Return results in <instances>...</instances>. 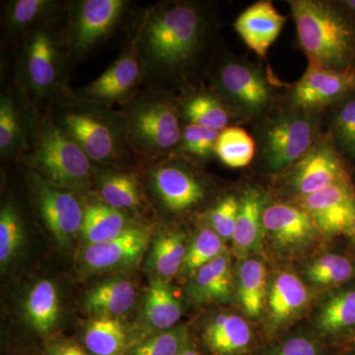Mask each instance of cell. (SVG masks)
Returning a JSON list of instances; mask_svg holds the SVG:
<instances>
[{
    "instance_id": "1",
    "label": "cell",
    "mask_w": 355,
    "mask_h": 355,
    "mask_svg": "<svg viewBox=\"0 0 355 355\" xmlns=\"http://www.w3.org/2000/svg\"><path fill=\"white\" fill-rule=\"evenodd\" d=\"M205 36L207 20L197 6L166 2L147 11L133 48L144 72L154 79H174L193 64Z\"/></svg>"
},
{
    "instance_id": "2",
    "label": "cell",
    "mask_w": 355,
    "mask_h": 355,
    "mask_svg": "<svg viewBox=\"0 0 355 355\" xmlns=\"http://www.w3.org/2000/svg\"><path fill=\"white\" fill-rule=\"evenodd\" d=\"M289 6L309 64L340 71L354 69L355 20L338 2L291 0Z\"/></svg>"
},
{
    "instance_id": "3",
    "label": "cell",
    "mask_w": 355,
    "mask_h": 355,
    "mask_svg": "<svg viewBox=\"0 0 355 355\" xmlns=\"http://www.w3.org/2000/svg\"><path fill=\"white\" fill-rule=\"evenodd\" d=\"M85 101L62 110L58 125L80 146L90 160L116 163L127 155L128 128L125 116Z\"/></svg>"
},
{
    "instance_id": "4",
    "label": "cell",
    "mask_w": 355,
    "mask_h": 355,
    "mask_svg": "<svg viewBox=\"0 0 355 355\" xmlns=\"http://www.w3.org/2000/svg\"><path fill=\"white\" fill-rule=\"evenodd\" d=\"M80 146L55 121L40 123L36 146L30 163L46 183L72 191H85L90 186L92 165Z\"/></svg>"
},
{
    "instance_id": "5",
    "label": "cell",
    "mask_w": 355,
    "mask_h": 355,
    "mask_svg": "<svg viewBox=\"0 0 355 355\" xmlns=\"http://www.w3.org/2000/svg\"><path fill=\"white\" fill-rule=\"evenodd\" d=\"M130 144L142 153L160 154L181 142L179 113L162 95L147 94L135 101L125 116Z\"/></svg>"
},
{
    "instance_id": "6",
    "label": "cell",
    "mask_w": 355,
    "mask_h": 355,
    "mask_svg": "<svg viewBox=\"0 0 355 355\" xmlns=\"http://www.w3.org/2000/svg\"><path fill=\"white\" fill-rule=\"evenodd\" d=\"M316 121L310 112H286L273 119L261 135V157L266 171L286 170L312 148L316 137Z\"/></svg>"
},
{
    "instance_id": "7",
    "label": "cell",
    "mask_w": 355,
    "mask_h": 355,
    "mask_svg": "<svg viewBox=\"0 0 355 355\" xmlns=\"http://www.w3.org/2000/svg\"><path fill=\"white\" fill-rule=\"evenodd\" d=\"M216 85L229 104L245 116L263 113L272 103V86L263 70L251 62H224L217 72Z\"/></svg>"
},
{
    "instance_id": "8",
    "label": "cell",
    "mask_w": 355,
    "mask_h": 355,
    "mask_svg": "<svg viewBox=\"0 0 355 355\" xmlns=\"http://www.w3.org/2000/svg\"><path fill=\"white\" fill-rule=\"evenodd\" d=\"M263 220L270 246L286 256L302 253L322 234L314 219L300 205L282 202L266 205Z\"/></svg>"
},
{
    "instance_id": "9",
    "label": "cell",
    "mask_w": 355,
    "mask_h": 355,
    "mask_svg": "<svg viewBox=\"0 0 355 355\" xmlns=\"http://www.w3.org/2000/svg\"><path fill=\"white\" fill-rule=\"evenodd\" d=\"M355 90V69L333 70L309 64L291 91L296 109L312 112L345 99Z\"/></svg>"
},
{
    "instance_id": "10",
    "label": "cell",
    "mask_w": 355,
    "mask_h": 355,
    "mask_svg": "<svg viewBox=\"0 0 355 355\" xmlns=\"http://www.w3.org/2000/svg\"><path fill=\"white\" fill-rule=\"evenodd\" d=\"M287 186L298 198L307 197L331 184L347 181L340 156L328 142H318L291 166Z\"/></svg>"
},
{
    "instance_id": "11",
    "label": "cell",
    "mask_w": 355,
    "mask_h": 355,
    "mask_svg": "<svg viewBox=\"0 0 355 355\" xmlns=\"http://www.w3.org/2000/svg\"><path fill=\"white\" fill-rule=\"evenodd\" d=\"M127 2L84 0L77 4L69 31L70 51L83 55L101 42L118 24Z\"/></svg>"
},
{
    "instance_id": "12",
    "label": "cell",
    "mask_w": 355,
    "mask_h": 355,
    "mask_svg": "<svg viewBox=\"0 0 355 355\" xmlns=\"http://www.w3.org/2000/svg\"><path fill=\"white\" fill-rule=\"evenodd\" d=\"M34 178L42 218L58 244L67 246L80 233L84 209L70 191Z\"/></svg>"
},
{
    "instance_id": "13",
    "label": "cell",
    "mask_w": 355,
    "mask_h": 355,
    "mask_svg": "<svg viewBox=\"0 0 355 355\" xmlns=\"http://www.w3.org/2000/svg\"><path fill=\"white\" fill-rule=\"evenodd\" d=\"M298 202L314 219L322 234L349 232L355 220V196L347 181L298 198Z\"/></svg>"
},
{
    "instance_id": "14",
    "label": "cell",
    "mask_w": 355,
    "mask_h": 355,
    "mask_svg": "<svg viewBox=\"0 0 355 355\" xmlns=\"http://www.w3.org/2000/svg\"><path fill=\"white\" fill-rule=\"evenodd\" d=\"M150 236V231L146 227L128 226L121 235L110 241L87 245L81 256L83 266L91 272L130 268L144 256Z\"/></svg>"
},
{
    "instance_id": "15",
    "label": "cell",
    "mask_w": 355,
    "mask_h": 355,
    "mask_svg": "<svg viewBox=\"0 0 355 355\" xmlns=\"http://www.w3.org/2000/svg\"><path fill=\"white\" fill-rule=\"evenodd\" d=\"M309 288L296 273L279 270L268 282V331L275 335L297 319L310 303Z\"/></svg>"
},
{
    "instance_id": "16",
    "label": "cell",
    "mask_w": 355,
    "mask_h": 355,
    "mask_svg": "<svg viewBox=\"0 0 355 355\" xmlns=\"http://www.w3.org/2000/svg\"><path fill=\"white\" fill-rule=\"evenodd\" d=\"M25 72L30 88L39 97L50 94L60 80V50L46 29L33 31L25 43Z\"/></svg>"
},
{
    "instance_id": "17",
    "label": "cell",
    "mask_w": 355,
    "mask_h": 355,
    "mask_svg": "<svg viewBox=\"0 0 355 355\" xmlns=\"http://www.w3.org/2000/svg\"><path fill=\"white\" fill-rule=\"evenodd\" d=\"M142 72L139 55L132 46L101 76L83 89V100L106 106L125 99L137 87Z\"/></svg>"
},
{
    "instance_id": "18",
    "label": "cell",
    "mask_w": 355,
    "mask_h": 355,
    "mask_svg": "<svg viewBox=\"0 0 355 355\" xmlns=\"http://www.w3.org/2000/svg\"><path fill=\"white\" fill-rule=\"evenodd\" d=\"M313 322L323 340L355 338V286L329 291L318 303Z\"/></svg>"
},
{
    "instance_id": "19",
    "label": "cell",
    "mask_w": 355,
    "mask_h": 355,
    "mask_svg": "<svg viewBox=\"0 0 355 355\" xmlns=\"http://www.w3.org/2000/svg\"><path fill=\"white\" fill-rule=\"evenodd\" d=\"M154 191L166 209L184 212L205 198V187L186 168L176 164L159 166L153 174Z\"/></svg>"
},
{
    "instance_id": "20",
    "label": "cell",
    "mask_w": 355,
    "mask_h": 355,
    "mask_svg": "<svg viewBox=\"0 0 355 355\" xmlns=\"http://www.w3.org/2000/svg\"><path fill=\"white\" fill-rule=\"evenodd\" d=\"M286 22V16L272 2L258 1L238 16L234 28L250 50L265 58Z\"/></svg>"
},
{
    "instance_id": "21",
    "label": "cell",
    "mask_w": 355,
    "mask_h": 355,
    "mask_svg": "<svg viewBox=\"0 0 355 355\" xmlns=\"http://www.w3.org/2000/svg\"><path fill=\"white\" fill-rule=\"evenodd\" d=\"M266 198L263 191L248 187L240 198L239 212L236 221L232 243L236 256L244 260L261 249L265 238L263 212Z\"/></svg>"
},
{
    "instance_id": "22",
    "label": "cell",
    "mask_w": 355,
    "mask_h": 355,
    "mask_svg": "<svg viewBox=\"0 0 355 355\" xmlns=\"http://www.w3.org/2000/svg\"><path fill=\"white\" fill-rule=\"evenodd\" d=\"M202 338L214 355H248L254 343L251 326L234 313L212 317L203 329Z\"/></svg>"
},
{
    "instance_id": "23",
    "label": "cell",
    "mask_w": 355,
    "mask_h": 355,
    "mask_svg": "<svg viewBox=\"0 0 355 355\" xmlns=\"http://www.w3.org/2000/svg\"><path fill=\"white\" fill-rule=\"evenodd\" d=\"M233 288L230 256L224 252L193 275L188 294L198 303L228 302L232 298Z\"/></svg>"
},
{
    "instance_id": "24",
    "label": "cell",
    "mask_w": 355,
    "mask_h": 355,
    "mask_svg": "<svg viewBox=\"0 0 355 355\" xmlns=\"http://www.w3.org/2000/svg\"><path fill=\"white\" fill-rule=\"evenodd\" d=\"M135 302V287L130 279L114 277L93 287L85 298L86 310L95 318L118 319Z\"/></svg>"
},
{
    "instance_id": "25",
    "label": "cell",
    "mask_w": 355,
    "mask_h": 355,
    "mask_svg": "<svg viewBox=\"0 0 355 355\" xmlns=\"http://www.w3.org/2000/svg\"><path fill=\"white\" fill-rule=\"evenodd\" d=\"M142 316L146 330L151 336L176 327L182 316V304L164 279H157L151 282Z\"/></svg>"
},
{
    "instance_id": "26",
    "label": "cell",
    "mask_w": 355,
    "mask_h": 355,
    "mask_svg": "<svg viewBox=\"0 0 355 355\" xmlns=\"http://www.w3.org/2000/svg\"><path fill=\"white\" fill-rule=\"evenodd\" d=\"M268 288L265 263L252 257L242 260L238 268L236 293L238 302L248 317L257 319L263 314Z\"/></svg>"
},
{
    "instance_id": "27",
    "label": "cell",
    "mask_w": 355,
    "mask_h": 355,
    "mask_svg": "<svg viewBox=\"0 0 355 355\" xmlns=\"http://www.w3.org/2000/svg\"><path fill=\"white\" fill-rule=\"evenodd\" d=\"M24 311L35 331L44 335L51 333L60 318V297L55 284L46 279L35 284L26 299Z\"/></svg>"
},
{
    "instance_id": "28",
    "label": "cell",
    "mask_w": 355,
    "mask_h": 355,
    "mask_svg": "<svg viewBox=\"0 0 355 355\" xmlns=\"http://www.w3.org/2000/svg\"><path fill=\"white\" fill-rule=\"evenodd\" d=\"M84 345L91 355H127L130 340L118 319L95 318L84 331Z\"/></svg>"
},
{
    "instance_id": "29",
    "label": "cell",
    "mask_w": 355,
    "mask_h": 355,
    "mask_svg": "<svg viewBox=\"0 0 355 355\" xmlns=\"http://www.w3.org/2000/svg\"><path fill=\"white\" fill-rule=\"evenodd\" d=\"M128 227L127 216L123 211L101 203L84 209L80 234L87 246L110 241Z\"/></svg>"
},
{
    "instance_id": "30",
    "label": "cell",
    "mask_w": 355,
    "mask_h": 355,
    "mask_svg": "<svg viewBox=\"0 0 355 355\" xmlns=\"http://www.w3.org/2000/svg\"><path fill=\"white\" fill-rule=\"evenodd\" d=\"M352 261L343 254L327 253L317 257L305 266V279L316 287H338L354 277Z\"/></svg>"
},
{
    "instance_id": "31",
    "label": "cell",
    "mask_w": 355,
    "mask_h": 355,
    "mask_svg": "<svg viewBox=\"0 0 355 355\" xmlns=\"http://www.w3.org/2000/svg\"><path fill=\"white\" fill-rule=\"evenodd\" d=\"M184 241L180 232H168L156 238L149 254V266L159 279H170L182 268L188 251Z\"/></svg>"
},
{
    "instance_id": "32",
    "label": "cell",
    "mask_w": 355,
    "mask_h": 355,
    "mask_svg": "<svg viewBox=\"0 0 355 355\" xmlns=\"http://www.w3.org/2000/svg\"><path fill=\"white\" fill-rule=\"evenodd\" d=\"M99 188L105 205L113 209H133L140 203L139 183L132 174L107 173L101 177Z\"/></svg>"
},
{
    "instance_id": "33",
    "label": "cell",
    "mask_w": 355,
    "mask_h": 355,
    "mask_svg": "<svg viewBox=\"0 0 355 355\" xmlns=\"http://www.w3.org/2000/svg\"><path fill=\"white\" fill-rule=\"evenodd\" d=\"M256 151L254 139L241 128H226L219 133L216 153L223 164L242 168L253 160Z\"/></svg>"
},
{
    "instance_id": "34",
    "label": "cell",
    "mask_w": 355,
    "mask_h": 355,
    "mask_svg": "<svg viewBox=\"0 0 355 355\" xmlns=\"http://www.w3.org/2000/svg\"><path fill=\"white\" fill-rule=\"evenodd\" d=\"M184 114L193 125L223 130L229 123V114L223 104L211 95L193 96L184 104Z\"/></svg>"
},
{
    "instance_id": "35",
    "label": "cell",
    "mask_w": 355,
    "mask_h": 355,
    "mask_svg": "<svg viewBox=\"0 0 355 355\" xmlns=\"http://www.w3.org/2000/svg\"><path fill=\"white\" fill-rule=\"evenodd\" d=\"M188 345L189 330L182 324L144 338L133 345L128 355H181Z\"/></svg>"
},
{
    "instance_id": "36",
    "label": "cell",
    "mask_w": 355,
    "mask_h": 355,
    "mask_svg": "<svg viewBox=\"0 0 355 355\" xmlns=\"http://www.w3.org/2000/svg\"><path fill=\"white\" fill-rule=\"evenodd\" d=\"M223 240L211 228H205L196 236L188 247L182 270L189 275H195L202 266L220 256L224 252Z\"/></svg>"
},
{
    "instance_id": "37",
    "label": "cell",
    "mask_w": 355,
    "mask_h": 355,
    "mask_svg": "<svg viewBox=\"0 0 355 355\" xmlns=\"http://www.w3.org/2000/svg\"><path fill=\"white\" fill-rule=\"evenodd\" d=\"M24 242V228L17 210L12 205L2 207L0 214V265L3 268Z\"/></svg>"
},
{
    "instance_id": "38",
    "label": "cell",
    "mask_w": 355,
    "mask_h": 355,
    "mask_svg": "<svg viewBox=\"0 0 355 355\" xmlns=\"http://www.w3.org/2000/svg\"><path fill=\"white\" fill-rule=\"evenodd\" d=\"M324 340L318 334H291L270 343L260 355H324Z\"/></svg>"
},
{
    "instance_id": "39",
    "label": "cell",
    "mask_w": 355,
    "mask_h": 355,
    "mask_svg": "<svg viewBox=\"0 0 355 355\" xmlns=\"http://www.w3.org/2000/svg\"><path fill=\"white\" fill-rule=\"evenodd\" d=\"M334 140L338 150L349 158H355V96L343 103L333 121Z\"/></svg>"
},
{
    "instance_id": "40",
    "label": "cell",
    "mask_w": 355,
    "mask_h": 355,
    "mask_svg": "<svg viewBox=\"0 0 355 355\" xmlns=\"http://www.w3.org/2000/svg\"><path fill=\"white\" fill-rule=\"evenodd\" d=\"M55 4L49 0H16L7 8V24L11 30H22L51 12Z\"/></svg>"
},
{
    "instance_id": "41",
    "label": "cell",
    "mask_w": 355,
    "mask_h": 355,
    "mask_svg": "<svg viewBox=\"0 0 355 355\" xmlns=\"http://www.w3.org/2000/svg\"><path fill=\"white\" fill-rule=\"evenodd\" d=\"M22 139V128L17 109L11 98L2 96L0 101V150L2 155L12 153Z\"/></svg>"
},
{
    "instance_id": "42",
    "label": "cell",
    "mask_w": 355,
    "mask_h": 355,
    "mask_svg": "<svg viewBox=\"0 0 355 355\" xmlns=\"http://www.w3.org/2000/svg\"><path fill=\"white\" fill-rule=\"evenodd\" d=\"M219 133V130L191 123L183 130L180 149L198 158L209 157L216 151Z\"/></svg>"
},
{
    "instance_id": "43",
    "label": "cell",
    "mask_w": 355,
    "mask_h": 355,
    "mask_svg": "<svg viewBox=\"0 0 355 355\" xmlns=\"http://www.w3.org/2000/svg\"><path fill=\"white\" fill-rule=\"evenodd\" d=\"M239 207L240 200L234 196H228L222 198L216 207L210 211L209 216L210 228L214 229L224 242L232 240Z\"/></svg>"
},
{
    "instance_id": "44",
    "label": "cell",
    "mask_w": 355,
    "mask_h": 355,
    "mask_svg": "<svg viewBox=\"0 0 355 355\" xmlns=\"http://www.w3.org/2000/svg\"><path fill=\"white\" fill-rule=\"evenodd\" d=\"M46 355H90L87 350L69 340H58L46 345Z\"/></svg>"
},
{
    "instance_id": "45",
    "label": "cell",
    "mask_w": 355,
    "mask_h": 355,
    "mask_svg": "<svg viewBox=\"0 0 355 355\" xmlns=\"http://www.w3.org/2000/svg\"><path fill=\"white\" fill-rule=\"evenodd\" d=\"M338 4L355 20V0H343L338 1Z\"/></svg>"
},
{
    "instance_id": "46",
    "label": "cell",
    "mask_w": 355,
    "mask_h": 355,
    "mask_svg": "<svg viewBox=\"0 0 355 355\" xmlns=\"http://www.w3.org/2000/svg\"><path fill=\"white\" fill-rule=\"evenodd\" d=\"M181 355H200L198 354L197 350L193 349V347H191L190 343H189L188 347L184 349V352H182Z\"/></svg>"
},
{
    "instance_id": "47",
    "label": "cell",
    "mask_w": 355,
    "mask_h": 355,
    "mask_svg": "<svg viewBox=\"0 0 355 355\" xmlns=\"http://www.w3.org/2000/svg\"><path fill=\"white\" fill-rule=\"evenodd\" d=\"M350 234H352V238H354L355 241V220L354 222V224H352V228H350L349 232Z\"/></svg>"
},
{
    "instance_id": "48",
    "label": "cell",
    "mask_w": 355,
    "mask_h": 355,
    "mask_svg": "<svg viewBox=\"0 0 355 355\" xmlns=\"http://www.w3.org/2000/svg\"><path fill=\"white\" fill-rule=\"evenodd\" d=\"M347 355H355V349L352 350V352H350L349 354H347Z\"/></svg>"
}]
</instances>
